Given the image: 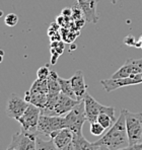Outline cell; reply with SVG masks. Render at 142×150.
<instances>
[{
	"label": "cell",
	"instance_id": "cell-19",
	"mask_svg": "<svg viewBox=\"0 0 142 150\" xmlns=\"http://www.w3.org/2000/svg\"><path fill=\"white\" fill-rule=\"evenodd\" d=\"M97 122L103 126L106 130H108L114 125V123L116 122V119L112 118V117L109 114H107V112H101V114L99 115V117H97Z\"/></svg>",
	"mask_w": 142,
	"mask_h": 150
},
{
	"label": "cell",
	"instance_id": "cell-15",
	"mask_svg": "<svg viewBox=\"0 0 142 150\" xmlns=\"http://www.w3.org/2000/svg\"><path fill=\"white\" fill-rule=\"evenodd\" d=\"M72 144L74 150H99V146H97L94 143H92L83 136L82 132L73 133Z\"/></svg>",
	"mask_w": 142,
	"mask_h": 150
},
{
	"label": "cell",
	"instance_id": "cell-22",
	"mask_svg": "<svg viewBox=\"0 0 142 150\" xmlns=\"http://www.w3.org/2000/svg\"><path fill=\"white\" fill-rule=\"evenodd\" d=\"M50 73H51V70L49 69V65L47 64V65L42 66L41 68L38 69L37 76L39 79H42V80H47Z\"/></svg>",
	"mask_w": 142,
	"mask_h": 150
},
{
	"label": "cell",
	"instance_id": "cell-17",
	"mask_svg": "<svg viewBox=\"0 0 142 150\" xmlns=\"http://www.w3.org/2000/svg\"><path fill=\"white\" fill-rule=\"evenodd\" d=\"M59 84H60V89H61V92L66 96H70L73 100H76V96H75L74 91H73L72 85H71V81L70 79H63L61 77H59Z\"/></svg>",
	"mask_w": 142,
	"mask_h": 150
},
{
	"label": "cell",
	"instance_id": "cell-14",
	"mask_svg": "<svg viewBox=\"0 0 142 150\" xmlns=\"http://www.w3.org/2000/svg\"><path fill=\"white\" fill-rule=\"evenodd\" d=\"M50 138L53 140L55 146L59 150H61L63 147H65L66 145L72 142L73 133L68 128H63V129L57 130V131H54L53 133H51Z\"/></svg>",
	"mask_w": 142,
	"mask_h": 150
},
{
	"label": "cell",
	"instance_id": "cell-2",
	"mask_svg": "<svg viewBox=\"0 0 142 150\" xmlns=\"http://www.w3.org/2000/svg\"><path fill=\"white\" fill-rule=\"evenodd\" d=\"M129 145L142 143V112H132L124 110Z\"/></svg>",
	"mask_w": 142,
	"mask_h": 150
},
{
	"label": "cell",
	"instance_id": "cell-30",
	"mask_svg": "<svg viewBox=\"0 0 142 150\" xmlns=\"http://www.w3.org/2000/svg\"><path fill=\"white\" fill-rule=\"evenodd\" d=\"M99 150H110V149L106 146H99Z\"/></svg>",
	"mask_w": 142,
	"mask_h": 150
},
{
	"label": "cell",
	"instance_id": "cell-16",
	"mask_svg": "<svg viewBox=\"0 0 142 150\" xmlns=\"http://www.w3.org/2000/svg\"><path fill=\"white\" fill-rule=\"evenodd\" d=\"M48 93H60L61 89H60L59 84V76L55 71H51L50 75H49L48 79Z\"/></svg>",
	"mask_w": 142,
	"mask_h": 150
},
{
	"label": "cell",
	"instance_id": "cell-11",
	"mask_svg": "<svg viewBox=\"0 0 142 150\" xmlns=\"http://www.w3.org/2000/svg\"><path fill=\"white\" fill-rule=\"evenodd\" d=\"M79 101L73 100L70 96L60 92L57 101L54 105L52 112V116H65L68 112H70Z\"/></svg>",
	"mask_w": 142,
	"mask_h": 150
},
{
	"label": "cell",
	"instance_id": "cell-10",
	"mask_svg": "<svg viewBox=\"0 0 142 150\" xmlns=\"http://www.w3.org/2000/svg\"><path fill=\"white\" fill-rule=\"evenodd\" d=\"M142 73V58L128 59L120 69L113 74L112 78H125L130 75Z\"/></svg>",
	"mask_w": 142,
	"mask_h": 150
},
{
	"label": "cell",
	"instance_id": "cell-33",
	"mask_svg": "<svg viewBox=\"0 0 142 150\" xmlns=\"http://www.w3.org/2000/svg\"><path fill=\"white\" fill-rule=\"evenodd\" d=\"M2 14H3V12H2V11H0V16H2Z\"/></svg>",
	"mask_w": 142,
	"mask_h": 150
},
{
	"label": "cell",
	"instance_id": "cell-12",
	"mask_svg": "<svg viewBox=\"0 0 142 150\" xmlns=\"http://www.w3.org/2000/svg\"><path fill=\"white\" fill-rule=\"evenodd\" d=\"M99 0H77L79 8L81 9L86 21L97 23L99 16L97 14V4Z\"/></svg>",
	"mask_w": 142,
	"mask_h": 150
},
{
	"label": "cell",
	"instance_id": "cell-28",
	"mask_svg": "<svg viewBox=\"0 0 142 150\" xmlns=\"http://www.w3.org/2000/svg\"><path fill=\"white\" fill-rule=\"evenodd\" d=\"M136 48H139V49H142V37L140 39L137 41V44H136Z\"/></svg>",
	"mask_w": 142,
	"mask_h": 150
},
{
	"label": "cell",
	"instance_id": "cell-32",
	"mask_svg": "<svg viewBox=\"0 0 142 150\" xmlns=\"http://www.w3.org/2000/svg\"><path fill=\"white\" fill-rule=\"evenodd\" d=\"M7 150H16V149H14V148H13V147H8V148H7Z\"/></svg>",
	"mask_w": 142,
	"mask_h": 150
},
{
	"label": "cell",
	"instance_id": "cell-31",
	"mask_svg": "<svg viewBox=\"0 0 142 150\" xmlns=\"http://www.w3.org/2000/svg\"><path fill=\"white\" fill-rule=\"evenodd\" d=\"M111 3L112 4H117V2H118V0H110Z\"/></svg>",
	"mask_w": 142,
	"mask_h": 150
},
{
	"label": "cell",
	"instance_id": "cell-6",
	"mask_svg": "<svg viewBox=\"0 0 142 150\" xmlns=\"http://www.w3.org/2000/svg\"><path fill=\"white\" fill-rule=\"evenodd\" d=\"M65 120L67 123V128L72 131V133L82 132L83 124L87 121L84 109V103L79 101L70 112L65 115Z\"/></svg>",
	"mask_w": 142,
	"mask_h": 150
},
{
	"label": "cell",
	"instance_id": "cell-21",
	"mask_svg": "<svg viewBox=\"0 0 142 150\" xmlns=\"http://www.w3.org/2000/svg\"><path fill=\"white\" fill-rule=\"evenodd\" d=\"M90 133L92 134L94 136H101L102 134L105 133L106 129L103 127L99 122H94V123H90Z\"/></svg>",
	"mask_w": 142,
	"mask_h": 150
},
{
	"label": "cell",
	"instance_id": "cell-9",
	"mask_svg": "<svg viewBox=\"0 0 142 150\" xmlns=\"http://www.w3.org/2000/svg\"><path fill=\"white\" fill-rule=\"evenodd\" d=\"M28 105L30 103L24 100V98H19L14 93L10 94L6 105V115L9 118L17 121L24 114Z\"/></svg>",
	"mask_w": 142,
	"mask_h": 150
},
{
	"label": "cell",
	"instance_id": "cell-5",
	"mask_svg": "<svg viewBox=\"0 0 142 150\" xmlns=\"http://www.w3.org/2000/svg\"><path fill=\"white\" fill-rule=\"evenodd\" d=\"M40 116H41V109L33 103H30L24 114L17 120V122L21 126V131L39 135L38 123H39Z\"/></svg>",
	"mask_w": 142,
	"mask_h": 150
},
{
	"label": "cell",
	"instance_id": "cell-4",
	"mask_svg": "<svg viewBox=\"0 0 142 150\" xmlns=\"http://www.w3.org/2000/svg\"><path fill=\"white\" fill-rule=\"evenodd\" d=\"M84 103V109H85V115L87 122L94 123L97 121V117L101 112H107L110 115L112 118H115V109L113 107H107L103 105L95 100L89 93H86L83 98Z\"/></svg>",
	"mask_w": 142,
	"mask_h": 150
},
{
	"label": "cell",
	"instance_id": "cell-29",
	"mask_svg": "<svg viewBox=\"0 0 142 150\" xmlns=\"http://www.w3.org/2000/svg\"><path fill=\"white\" fill-rule=\"evenodd\" d=\"M4 58V51L3 50H0V63H2Z\"/></svg>",
	"mask_w": 142,
	"mask_h": 150
},
{
	"label": "cell",
	"instance_id": "cell-23",
	"mask_svg": "<svg viewBox=\"0 0 142 150\" xmlns=\"http://www.w3.org/2000/svg\"><path fill=\"white\" fill-rule=\"evenodd\" d=\"M4 23L7 26H14L18 23V16L15 13H9L4 18Z\"/></svg>",
	"mask_w": 142,
	"mask_h": 150
},
{
	"label": "cell",
	"instance_id": "cell-27",
	"mask_svg": "<svg viewBox=\"0 0 142 150\" xmlns=\"http://www.w3.org/2000/svg\"><path fill=\"white\" fill-rule=\"evenodd\" d=\"M62 14L65 15V14H72V10L69 9V8H65V9L62 11Z\"/></svg>",
	"mask_w": 142,
	"mask_h": 150
},
{
	"label": "cell",
	"instance_id": "cell-13",
	"mask_svg": "<svg viewBox=\"0 0 142 150\" xmlns=\"http://www.w3.org/2000/svg\"><path fill=\"white\" fill-rule=\"evenodd\" d=\"M71 85H72L73 91H74L76 98L78 101H82L85 94L87 93V85H86L85 81H84V76L81 70L76 71L73 76L70 78Z\"/></svg>",
	"mask_w": 142,
	"mask_h": 150
},
{
	"label": "cell",
	"instance_id": "cell-24",
	"mask_svg": "<svg viewBox=\"0 0 142 150\" xmlns=\"http://www.w3.org/2000/svg\"><path fill=\"white\" fill-rule=\"evenodd\" d=\"M124 43H125L126 45L130 46V47H136L137 41L133 36H127L124 39Z\"/></svg>",
	"mask_w": 142,
	"mask_h": 150
},
{
	"label": "cell",
	"instance_id": "cell-1",
	"mask_svg": "<svg viewBox=\"0 0 142 150\" xmlns=\"http://www.w3.org/2000/svg\"><path fill=\"white\" fill-rule=\"evenodd\" d=\"M94 143L97 146L108 147L110 150H119L129 145V139L126 129V119L123 110H121L119 118L108 130V132Z\"/></svg>",
	"mask_w": 142,
	"mask_h": 150
},
{
	"label": "cell",
	"instance_id": "cell-7",
	"mask_svg": "<svg viewBox=\"0 0 142 150\" xmlns=\"http://www.w3.org/2000/svg\"><path fill=\"white\" fill-rule=\"evenodd\" d=\"M101 83L107 92H111L121 87L140 84V83H142V73L130 75L129 77H125V78L105 79V80H102Z\"/></svg>",
	"mask_w": 142,
	"mask_h": 150
},
{
	"label": "cell",
	"instance_id": "cell-20",
	"mask_svg": "<svg viewBox=\"0 0 142 150\" xmlns=\"http://www.w3.org/2000/svg\"><path fill=\"white\" fill-rule=\"evenodd\" d=\"M31 91H37V92H45L48 93V82L47 80H42L38 78L31 86Z\"/></svg>",
	"mask_w": 142,
	"mask_h": 150
},
{
	"label": "cell",
	"instance_id": "cell-8",
	"mask_svg": "<svg viewBox=\"0 0 142 150\" xmlns=\"http://www.w3.org/2000/svg\"><path fill=\"white\" fill-rule=\"evenodd\" d=\"M39 135L21 131L13 134L9 146L16 150H36L37 137Z\"/></svg>",
	"mask_w": 142,
	"mask_h": 150
},
{
	"label": "cell",
	"instance_id": "cell-26",
	"mask_svg": "<svg viewBox=\"0 0 142 150\" xmlns=\"http://www.w3.org/2000/svg\"><path fill=\"white\" fill-rule=\"evenodd\" d=\"M61 150H74V146H73L72 142H71L68 145H66L65 147H63V148H62Z\"/></svg>",
	"mask_w": 142,
	"mask_h": 150
},
{
	"label": "cell",
	"instance_id": "cell-18",
	"mask_svg": "<svg viewBox=\"0 0 142 150\" xmlns=\"http://www.w3.org/2000/svg\"><path fill=\"white\" fill-rule=\"evenodd\" d=\"M36 150H59L55 146L52 139L50 140H43L38 136L37 143H36Z\"/></svg>",
	"mask_w": 142,
	"mask_h": 150
},
{
	"label": "cell",
	"instance_id": "cell-25",
	"mask_svg": "<svg viewBox=\"0 0 142 150\" xmlns=\"http://www.w3.org/2000/svg\"><path fill=\"white\" fill-rule=\"evenodd\" d=\"M119 150H142V143L140 144H133V145H128L127 147H124Z\"/></svg>",
	"mask_w": 142,
	"mask_h": 150
},
{
	"label": "cell",
	"instance_id": "cell-3",
	"mask_svg": "<svg viewBox=\"0 0 142 150\" xmlns=\"http://www.w3.org/2000/svg\"><path fill=\"white\" fill-rule=\"evenodd\" d=\"M67 128L64 116H49L41 114L38 123V133L50 137L51 133L57 130Z\"/></svg>",
	"mask_w": 142,
	"mask_h": 150
}]
</instances>
